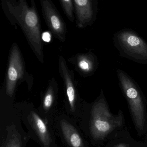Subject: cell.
<instances>
[{
    "label": "cell",
    "mask_w": 147,
    "mask_h": 147,
    "mask_svg": "<svg viewBox=\"0 0 147 147\" xmlns=\"http://www.w3.org/2000/svg\"><path fill=\"white\" fill-rule=\"evenodd\" d=\"M1 0V5L7 19L15 29L19 26L38 60L44 62L43 44L40 17L34 0Z\"/></svg>",
    "instance_id": "obj_1"
},
{
    "label": "cell",
    "mask_w": 147,
    "mask_h": 147,
    "mask_svg": "<svg viewBox=\"0 0 147 147\" xmlns=\"http://www.w3.org/2000/svg\"><path fill=\"white\" fill-rule=\"evenodd\" d=\"M33 76L26 71L25 63L18 45L13 42L9 51L7 68L3 84V91L9 98H12L17 87L26 82L30 89L33 85Z\"/></svg>",
    "instance_id": "obj_2"
},
{
    "label": "cell",
    "mask_w": 147,
    "mask_h": 147,
    "mask_svg": "<svg viewBox=\"0 0 147 147\" xmlns=\"http://www.w3.org/2000/svg\"><path fill=\"white\" fill-rule=\"evenodd\" d=\"M113 42L121 56L147 64V43L133 31L124 29L114 35Z\"/></svg>",
    "instance_id": "obj_3"
},
{
    "label": "cell",
    "mask_w": 147,
    "mask_h": 147,
    "mask_svg": "<svg viewBox=\"0 0 147 147\" xmlns=\"http://www.w3.org/2000/svg\"><path fill=\"white\" fill-rule=\"evenodd\" d=\"M117 72L119 84L129 104L135 125L137 129L142 130L145 126L146 113L140 90L126 73L119 69Z\"/></svg>",
    "instance_id": "obj_4"
},
{
    "label": "cell",
    "mask_w": 147,
    "mask_h": 147,
    "mask_svg": "<svg viewBox=\"0 0 147 147\" xmlns=\"http://www.w3.org/2000/svg\"><path fill=\"white\" fill-rule=\"evenodd\" d=\"M123 117L111 113L104 98H101L93 107L90 129L94 138L101 139L116 128L122 125Z\"/></svg>",
    "instance_id": "obj_5"
},
{
    "label": "cell",
    "mask_w": 147,
    "mask_h": 147,
    "mask_svg": "<svg viewBox=\"0 0 147 147\" xmlns=\"http://www.w3.org/2000/svg\"><path fill=\"white\" fill-rule=\"evenodd\" d=\"M40 2L44 19L51 32L59 41L65 42L67 25L56 7L51 0H40Z\"/></svg>",
    "instance_id": "obj_6"
},
{
    "label": "cell",
    "mask_w": 147,
    "mask_h": 147,
    "mask_svg": "<svg viewBox=\"0 0 147 147\" xmlns=\"http://www.w3.org/2000/svg\"><path fill=\"white\" fill-rule=\"evenodd\" d=\"M76 25L84 29L92 24L96 18L97 3L94 0H73Z\"/></svg>",
    "instance_id": "obj_7"
},
{
    "label": "cell",
    "mask_w": 147,
    "mask_h": 147,
    "mask_svg": "<svg viewBox=\"0 0 147 147\" xmlns=\"http://www.w3.org/2000/svg\"><path fill=\"white\" fill-rule=\"evenodd\" d=\"M67 60L74 66L79 75L83 77L92 76L98 67V58L91 51L78 53L68 58Z\"/></svg>",
    "instance_id": "obj_8"
},
{
    "label": "cell",
    "mask_w": 147,
    "mask_h": 147,
    "mask_svg": "<svg viewBox=\"0 0 147 147\" xmlns=\"http://www.w3.org/2000/svg\"><path fill=\"white\" fill-rule=\"evenodd\" d=\"M61 127L63 136L72 147H85L84 143L76 129L65 120L61 121Z\"/></svg>",
    "instance_id": "obj_9"
},
{
    "label": "cell",
    "mask_w": 147,
    "mask_h": 147,
    "mask_svg": "<svg viewBox=\"0 0 147 147\" xmlns=\"http://www.w3.org/2000/svg\"><path fill=\"white\" fill-rule=\"evenodd\" d=\"M30 117L32 126L37 133L41 142L45 147H49L51 140L46 125L42 119L34 112H31Z\"/></svg>",
    "instance_id": "obj_10"
},
{
    "label": "cell",
    "mask_w": 147,
    "mask_h": 147,
    "mask_svg": "<svg viewBox=\"0 0 147 147\" xmlns=\"http://www.w3.org/2000/svg\"><path fill=\"white\" fill-rule=\"evenodd\" d=\"M59 1L64 13L69 20L72 23H74L75 17L73 0H59Z\"/></svg>",
    "instance_id": "obj_11"
},
{
    "label": "cell",
    "mask_w": 147,
    "mask_h": 147,
    "mask_svg": "<svg viewBox=\"0 0 147 147\" xmlns=\"http://www.w3.org/2000/svg\"><path fill=\"white\" fill-rule=\"evenodd\" d=\"M6 147H21V143L17 134H13L8 141Z\"/></svg>",
    "instance_id": "obj_12"
},
{
    "label": "cell",
    "mask_w": 147,
    "mask_h": 147,
    "mask_svg": "<svg viewBox=\"0 0 147 147\" xmlns=\"http://www.w3.org/2000/svg\"><path fill=\"white\" fill-rule=\"evenodd\" d=\"M42 39H43L44 41H46V42H49L51 39L49 34H48L47 32L42 34Z\"/></svg>",
    "instance_id": "obj_13"
},
{
    "label": "cell",
    "mask_w": 147,
    "mask_h": 147,
    "mask_svg": "<svg viewBox=\"0 0 147 147\" xmlns=\"http://www.w3.org/2000/svg\"><path fill=\"white\" fill-rule=\"evenodd\" d=\"M126 147V146L125 145H123V144H121V145H119L118 147Z\"/></svg>",
    "instance_id": "obj_14"
}]
</instances>
